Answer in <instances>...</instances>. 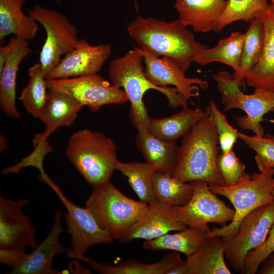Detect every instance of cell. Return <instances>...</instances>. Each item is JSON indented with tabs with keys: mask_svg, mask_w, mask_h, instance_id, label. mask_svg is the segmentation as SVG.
<instances>
[{
	"mask_svg": "<svg viewBox=\"0 0 274 274\" xmlns=\"http://www.w3.org/2000/svg\"><path fill=\"white\" fill-rule=\"evenodd\" d=\"M203 114L204 111L200 109L183 108L180 112L172 116L151 118L147 130L157 138L175 142L190 131Z\"/></svg>",
	"mask_w": 274,
	"mask_h": 274,
	"instance_id": "484cf974",
	"label": "cell"
},
{
	"mask_svg": "<svg viewBox=\"0 0 274 274\" xmlns=\"http://www.w3.org/2000/svg\"><path fill=\"white\" fill-rule=\"evenodd\" d=\"M259 17L265 29L263 51L259 62L245 80L255 89L274 91V5L269 4L268 10Z\"/></svg>",
	"mask_w": 274,
	"mask_h": 274,
	"instance_id": "44dd1931",
	"label": "cell"
},
{
	"mask_svg": "<svg viewBox=\"0 0 274 274\" xmlns=\"http://www.w3.org/2000/svg\"><path fill=\"white\" fill-rule=\"evenodd\" d=\"M272 195H273V196L274 197V187H273L272 191Z\"/></svg>",
	"mask_w": 274,
	"mask_h": 274,
	"instance_id": "b9f144b4",
	"label": "cell"
},
{
	"mask_svg": "<svg viewBox=\"0 0 274 274\" xmlns=\"http://www.w3.org/2000/svg\"><path fill=\"white\" fill-rule=\"evenodd\" d=\"M143 61L140 48L136 47L112 60L108 70L111 84L122 88L128 97L130 102V121L137 130L142 127L147 129L151 119L143 99L148 90L154 89L163 93L169 106L173 108H186L188 105V100L176 87H161L152 83L146 76Z\"/></svg>",
	"mask_w": 274,
	"mask_h": 274,
	"instance_id": "3957f363",
	"label": "cell"
},
{
	"mask_svg": "<svg viewBox=\"0 0 274 274\" xmlns=\"http://www.w3.org/2000/svg\"><path fill=\"white\" fill-rule=\"evenodd\" d=\"M127 31L140 48L172 60L184 73L197 56L208 48L197 42L179 19L166 22L139 16L129 24Z\"/></svg>",
	"mask_w": 274,
	"mask_h": 274,
	"instance_id": "6da1fadb",
	"label": "cell"
},
{
	"mask_svg": "<svg viewBox=\"0 0 274 274\" xmlns=\"http://www.w3.org/2000/svg\"><path fill=\"white\" fill-rule=\"evenodd\" d=\"M115 170L127 177L129 185L141 201L149 204L156 200L153 189L156 167L146 162H122L118 160Z\"/></svg>",
	"mask_w": 274,
	"mask_h": 274,
	"instance_id": "4dcf8cb0",
	"label": "cell"
},
{
	"mask_svg": "<svg viewBox=\"0 0 274 274\" xmlns=\"http://www.w3.org/2000/svg\"><path fill=\"white\" fill-rule=\"evenodd\" d=\"M84 106L74 97L63 92L49 90L45 105L38 118L45 124L44 133L38 134L34 144L45 141L52 132L62 126H71Z\"/></svg>",
	"mask_w": 274,
	"mask_h": 274,
	"instance_id": "ac0fdd59",
	"label": "cell"
},
{
	"mask_svg": "<svg viewBox=\"0 0 274 274\" xmlns=\"http://www.w3.org/2000/svg\"><path fill=\"white\" fill-rule=\"evenodd\" d=\"M28 14L44 28L46 38L40 54V61L46 75L60 62L62 56L71 52L79 44L76 27L64 14L36 6Z\"/></svg>",
	"mask_w": 274,
	"mask_h": 274,
	"instance_id": "ba28073f",
	"label": "cell"
},
{
	"mask_svg": "<svg viewBox=\"0 0 274 274\" xmlns=\"http://www.w3.org/2000/svg\"><path fill=\"white\" fill-rule=\"evenodd\" d=\"M221 94L225 111L239 109L246 115L236 118L238 126L244 130H250L256 135L263 136L264 129L261 123L263 116L274 110V91L255 89L251 94L244 93L240 89L245 87V81L232 79L226 71H220L213 76Z\"/></svg>",
	"mask_w": 274,
	"mask_h": 274,
	"instance_id": "52a82bcc",
	"label": "cell"
},
{
	"mask_svg": "<svg viewBox=\"0 0 274 274\" xmlns=\"http://www.w3.org/2000/svg\"><path fill=\"white\" fill-rule=\"evenodd\" d=\"M172 209L176 216L187 227L201 230L206 233L211 229L209 223L222 226L233 219L235 211L226 205L209 189L204 181H195L193 194L184 206H174Z\"/></svg>",
	"mask_w": 274,
	"mask_h": 274,
	"instance_id": "8fae6325",
	"label": "cell"
},
{
	"mask_svg": "<svg viewBox=\"0 0 274 274\" xmlns=\"http://www.w3.org/2000/svg\"><path fill=\"white\" fill-rule=\"evenodd\" d=\"M26 254L25 251L0 248V261L12 268L21 262Z\"/></svg>",
	"mask_w": 274,
	"mask_h": 274,
	"instance_id": "74e56055",
	"label": "cell"
},
{
	"mask_svg": "<svg viewBox=\"0 0 274 274\" xmlns=\"http://www.w3.org/2000/svg\"><path fill=\"white\" fill-rule=\"evenodd\" d=\"M12 47V41L10 39L8 44L0 48V72L3 69L9 57Z\"/></svg>",
	"mask_w": 274,
	"mask_h": 274,
	"instance_id": "ab89813d",
	"label": "cell"
},
{
	"mask_svg": "<svg viewBox=\"0 0 274 274\" xmlns=\"http://www.w3.org/2000/svg\"><path fill=\"white\" fill-rule=\"evenodd\" d=\"M167 274H188V269L186 260H183L179 264L172 268Z\"/></svg>",
	"mask_w": 274,
	"mask_h": 274,
	"instance_id": "60d3db41",
	"label": "cell"
},
{
	"mask_svg": "<svg viewBox=\"0 0 274 274\" xmlns=\"http://www.w3.org/2000/svg\"><path fill=\"white\" fill-rule=\"evenodd\" d=\"M269 5L267 0H228L214 31L219 32L226 26L239 20L250 22L265 12Z\"/></svg>",
	"mask_w": 274,
	"mask_h": 274,
	"instance_id": "d6a6232c",
	"label": "cell"
},
{
	"mask_svg": "<svg viewBox=\"0 0 274 274\" xmlns=\"http://www.w3.org/2000/svg\"><path fill=\"white\" fill-rule=\"evenodd\" d=\"M45 183L56 193L66 210L64 216L71 242L70 248L65 253L67 257L75 259L85 256L94 245L113 242V239L100 228L88 208L74 204L50 179Z\"/></svg>",
	"mask_w": 274,
	"mask_h": 274,
	"instance_id": "30bf717a",
	"label": "cell"
},
{
	"mask_svg": "<svg viewBox=\"0 0 274 274\" xmlns=\"http://www.w3.org/2000/svg\"><path fill=\"white\" fill-rule=\"evenodd\" d=\"M258 274H274V252L270 254L261 263Z\"/></svg>",
	"mask_w": 274,
	"mask_h": 274,
	"instance_id": "f35d334b",
	"label": "cell"
},
{
	"mask_svg": "<svg viewBox=\"0 0 274 274\" xmlns=\"http://www.w3.org/2000/svg\"><path fill=\"white\" fill-rule=\"evenodd\" d=\"M218 169L226 185L236 184L246 174L245 165L232 150L222 152L217 159Z\"/></svg>",
	"mask_w": 274,
	"mask_h": 274,
	"instance_id": "d590c367",
	"label": "cell"
},
{
	"mask_svg": "<svg viewBox=\"0 0 274 274\" xmlns=\"http://www.w3.org/2000/svg\"><path fill=\"white\" fill-rule=\"evenodd\" d=\"M244 45V35L238 31L232 32L212 48H207L196 58L194 62L206 65L214 62L224 63L237 72L239 68Z\"/></svg>",
	"mask_w": 274,
	"mask_h": 274,
	"instance_id": "f546056e",
	"label": "cell"
},
{
	"mask_svg": "<svg viewBox=\"0 0 274 274\" xmlns=\"http://www.w3.org/2000/svg\"><path fill=\"white\" fill-rule=\"evenodd\" d=\"M148 206L127 197L110 182L93 187L85 204L100 228L117 241L144 216Z\"/></svg>",
	"mask_w": 274,
	"mask_h": 274,
	"instance_id": "8992f818",
	"label": "cell"
},
{
	"mask_svg": "<svg viewBox=\"0 0 274 274\" xmlns=\"http://www.w3.org/2000/svg\"><path fill=\"white\" fill-rule=\"evenodd\" d=\"M112 53L109 44L91 45L80 39L78 45L46 76L47 79L78 77L97 74Z\"/></svg>",
	"mask_w": 274,
	"mask_h": 274,
	"instance_id": "5bb4252c",
	"label": "cell"
},
{
	"mask_svg": "<svg viewBox=\"0 0 274 274\" xmlns=\"http://www.w3.org/2000/svg\"><path fill=\"white\" fill-rule=\"evenodd\" d=\"M49 90L67 94L91 110L96 111L103 106L122 105L129 101L123 89L113 86L97 74L78 77L47 79Z\"/></svg>",
	"mask_w": 274,
	"mask_h": 274,
	"instance_id": "7c38bea8",
	"label": "cell"
},
{
	"mask_svg": "<svg viewBox=\"0 0 274 274\" xmlns=\"http://www.w3.org/2000/svg\"><path fill=\"white\" fill-rule=\"evenodd\" d=\"M75 259L84 261L102 274H167L172 268L183 261L179 252L176 251L165 255L154 263H143L128 259L117 265H113L108 262H98L85 256L77 257Z\"/></svg>",
	"mask_w": 274,
	"mask_h": 274,
	"instance_id": "cb8c5ba5",
	"label": "cell"
},
{
	"mask_svg": "<svg viewBox=\"0 0 274 274\" xmlns=\"http://www.w3.org/2000/svg\"><path fill=\"white\" fill-rule=\"evenodd\" d=\"M187 227L176 216L172 207L156 199L148 204L144 216L131 226L118 241L126 243L137 239L151 240Z\"/></svg>",
	"mask_w": 274,
	"mask_h": 274,
	"instance_id": "2e32d148",
	"label": "cell"
},
{
	"mask_svg": "<svg viewBox=\"0 0 274 274\" xmlns=\"http://www.w3.org/2000/svg\"><path fill=\"white\" fill-rule=\"evenodd\" d=\"M238 138L256 153L255 160L260 172L274 168V135H249L238 132Z\"/></svg>",
	"mask_w": 274,
	"mask_h": 274,
	"instance_id": "836d02e7",
	"label": "cell"
},
{
	"mask_svg": "<svg viewBox=\"0 0 274 274\" xmlns=\"http://www.w3.org/2000/svg\"><path fill=\"white\" fill-rule=\"evenodd\" d=\"M271 1V3L274 5V0H270Z\"/></svg>",
	"mask_w": 274,
	"mask_h": 274,
	"instance_id": "7bdbcfd3",
	"label": "cell"
},
{
	"mask_svg": "<svg viewBox=\"0 0 274 274\" xmlns=\"http://www.w3.org/2000/svg\"><path fill=\"white\" fill-rule=\"evenodd\" d=\"M62 213L57 211L55 214L50 231L44 241L37 245L29 253L25 255L21 262L12 268V274H58L52 266L56 255L66 253L65 248L59 242V236L63 232L61 225Z\"/></svg>",
	"mask_w": 274,
	"mask_h": 274,
	"instance_id": "e0dca14e",
	"label": "cell"
},
{
	"mask_svg": "<svg viewBox=\"0 0 274 274\" xmlns=\"http://www.w3.org/2000/svg\"><path fill=\"white\" fill-rule=\"evenodd\" d=\"M12 47L0 72V106L8 117L19 118L21 115L16 106V79L19 65L31 52L29 41L16 37L11 39Z\"/></svg>",
	"mask_w": 274,
	"mask_h": 274,
	"instance_id": "d6986e66",
	"label": "cell"
},
{
	"mask_svg": "<svg viewBox=\"0 0 274 274\" xmlns=\"http://www.w3.org/2000/svg\"><path fill=\"white\" fill-rule=\"evenodd\" d=\"M137 130L135 143L145 162L156 167L157 171L173 175L178 161L179 147L175 142L155 136L144 127Z\"/></svg>",
	"mask_w": 274,
	"mask_h": 274,
	"instance_id": "7402d4cb",
	"label": "cell"
},
{
	"mask_svg": "<svg viewBox=\"0 0 274 274\" xmlns=\"http://www.w3.org/2000/svg\"><path fill=\"white\" fill-rule=\"evenodd\" d=\"M56 1L58 3H59L61 1V0H56Z\"/></svg>",
	"mask_w": 274,
	"mask_h": 274,
	"instance_id": "ee69618b",
	"label": "cell"
},
{
	"mask_svg": "<svg viewBox=\"0 0 274 274\" xmlns=\"http://www.w3.org/2000/svg\"><path fill=\"white\" fill-rule=\"evenodd\" d=\"M30 200H13L0 195V248L25 251L37 245L36 229L22 211Z\"/></svg>",
	"mask_w": 274,
	"mask_h": 274,
	"instance_id": "4fadbf2b",
	"label": "cell"
},
{
	"mask_svg": "<svg viewBox=\"0 0 274 274\" xmlns=\"http://www.w3.org/2000/svg\"><path fill=\"white\" fill-rule=\"evenodd\" d=\"M273 224L274 202L260 206L247 214L234 235L222 237L225 246V257L233 268L241 273L246 255L263 244Z\"/></svg>",
	"mask_w": 274,
	"mask_h": 274,
	"instance_id": "9c48e42d",
	"label": "cell"
},
{
	"mask_svg": "<svg viewBox=\"0 0 274 274\" xmlns=\"http://www.w3.org/2000/svg\"><path fill=\"white\" fill-rule=\"evenodd\" d=\"M140 50L145 64L146 76L154 85L161 87L173 85L181 95L190 101L199 95V87L208 88L207 81L198 78L186 77L185 73L172 60L155 56L141 48Z\"/></svg>",
	"mask_w": 274,
	"mask_h": 274,
	"instance_id": "9a60e30c",
	"label": "cell"
},
{
	"mask_svg": "<svg viewBox=\"0 0 274 274\" xmlns=\"http://www.w3.org/2000/svg\"><path fill=\"white\" fill-rule=\"evenodd\" d=\"M194 188L195 181L184 182L168 173L156 171L153 176L155 199L169 207L187 204L193 194Z\"/></svg>",
	"mask_w": 274,
	"mask_h": 274,
	"instance_id": "83f0119b",
	"label": "cell"
},
{
	"mask_svg": "<svg viewBox=\"0 0 274 274\" xmlns=\"http://www.w3.org/2000/svg\"><path fill=\"white\" fill-rule=\"evenodd\" d=\"M218 134L209 107L197 123L183 136L178 161L172 176L184 182L204 181L226 186L217 166Z\"/></svg>",
	"mask_w": 274,
	"mask_h": 274,
	"instance_id": "7a4b0ae2",
	"label": "cell"
},
{
	"mask_svg": "<svg viewBox=\"0 0 274 274\" xmlns=\"http://www.w3.org/2000/svg\"><path fill=\"white\" fill-rule=\"evenodd\" d=\"M244 35V45L238 71L232 75V79L240 81L245 80L259 62L263 51L265 29L260 17L250 21V26Z\"/></svg>",
	"mask_w": 274,
	"mask_h": 274,
	"instance_id": "4316f807",
	"label": "cell"
},
{
	"mask_svg": "<svg viewBox=\"0 0 274 274\" xmlns=\"http://www.w3.org/2000/svg\"><path fill=\"white\" fill-rule=\"evenodd\" d=\"M28 74V83L19 99L29 114L38 118L47 97L46 74L38 62L29 68Z\"/></svg>",
	"mask_w": 274,
	"mask_h": 274,
	"instance_id": "1f68e13d",
	"label": "cell"
},
{
	"mask_svg": "<svg viewBox=\"0 0 274 274\" xmlns=\"http://www.w3.org/2000/svg\"><path fill=\"white\" fill-rule=\"evenodd\" d=\"M66 155L93 187L110 182L118 161L113 141L100 132L88 129H81L71 135Z\"/></svg>",
	"mask_w": 274,
	"mask_h": 274,
	"instance_id": "277c9868",
	"label": "cell"
},
{
	"mask_svg": "<svg viewBox=\"0 0 274 274\" xmlns=\"http://www.w3.org/2000/svg\"><path fill=\"white\" fill-rule=\"evenodd\" d=\"M26 0H0V40L10 35L29 41L36 36L38 22L22 11Z\"/></svg>",
	"mask_w": 274,
	"mask_h": 274,
	"instance_id": "d4e9b609",
	"label": "cell"
},
{
	"mask_svg": "<svg viewBox=\"0 0 274 274\" xmlns=\"http://www.w3.org/2000/svg\"><path fill=\"white\" fill-rule=\"evenodd\" d=\"M273 187L274 168L252 174L246 173L233 185H209L212 192L223 196L230 201L235 215L229 224L220 228L214 227L205 236L230 238L234 235L247 214L260 206L274 202Z\"/></svg>",
	"mask_w": 274,
	"mask_h": 274,
	"instance_id": "5b68a950",
	"label": "cell"
},
{
	"mask_svg": "<svg viewBox=\"0 0 274 274\" xmlns=\"http://www.w3.org/2000/svg\"><path fill=\"white\" fill-rule=\"evenodd\" d=\"M208 107L218 134L222 152L232 150L236 139L238 138V132L229 124L225 116L215 101L212 100Z\"/></svg>",
	"mask_w": 274,
	"mask_h": 274,
	"instance_id": "e575fe53",
	"label": "cell"
},
{
	"mask_svg": "<svg viewBox=\"0 0 274 274\" xmlns=\"http://www.w3.org/2000/svg\"><path fill=\"white\" fill-rule=\"evenodd\" d=\"M228 0H176L174 8L179 20L195 32L214 30L224 11Z\"/></svg>",
	"mask_w": 274,
	"mask_h": 274,
	"instance_id": "ffe728a7",
	"label": "cell"
},
{
	"mask_svg": "<svg viewBox=\"0 0 274 274\" xmlns=\"http://www.w3.org/2000/svg\"><path fill=\"white\" fill-rule=\"evenodd\" d=\"M206 234L198 229L187 227L174 234L167 233L158 238L145 241L143 247L154 251L172 250L182 253L187 257L198 249Z\"/></svg>",
	"mask_w": 274,
	"mask_h": 274,
	"instance_id": "f1b7e54d",
	"label": "cell"
},
{
	"mask_svg": "<svg viewBox=\"0 0 274 274\" xmlns=\"http://www.w3.org/2000/svg\"><path fill=\"white\" fill-rule=\"evenodd\" d=\"M273 252H274V224L263 244L258 248L250 251L246 255L241 273H257L263 261Z\"/></svg>",
	"mask_w": 274,
	"mask_h": 274,
	"instance_id": "8d00e7d4",
	"label": "cell"
},
{
	"mask_svg": "<svg viewBox=\"0 0 274 274\" xmlns=\"http://www.w3.org/2000/svg\"><path fill=\"white\" fill-rule=\"evenodd\" d=\"M225 244L218 236H206L198 249L186 257L188 274H230L225 261Z\"/></svg>",
	"mask_w": 274,
	"mask_h": 274,
	"instance_id": "603a6c76",
	"label": "cell"
}]
</instances>
